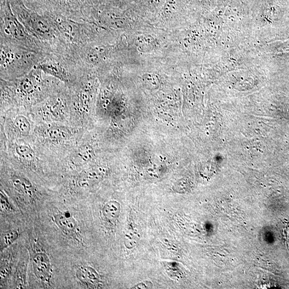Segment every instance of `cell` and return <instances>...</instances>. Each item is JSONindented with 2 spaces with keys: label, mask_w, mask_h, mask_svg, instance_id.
<instances>
[{
  "label": "cell",
  "mask_w": 289,
  "mask_h": 289,
  "mask_svg": "<svg viewBox=\"0 0 289 289\" xmlns=\"http://www.w3.org/2000/svg\"><path fill=\"white\" fill-rule=\"evenodd\" d=\"M88 131L61 123H37L31 142L53 167L76 146Z\"/></svg>",
  "instance_id": "6da1fadb"
},
{
  "label": "cell",
  "mask_w": 289,
  "mask_h": 289,
  "mask_svg": "<svg viewBox=\"0 0 289 289\" xmlns=\"http://www.w3.org/2000/svg\"><path fill=\"white\" fill-rule=\"evenodd\" d=\"M0 159L39 177L55 176L51 164L31 141H0Z\"/></svg>",
  "instance_id": "7a4b0ae2"
},
{
  "label": "cell",
  "mask_w": 289,
  "mask_h": 289,
  "mask_svg": "<svg viewBox=\"0 0 289 289\" xmlns=\"http://www.w3.org/2000/svg\"><path fill=\"white\" fill-rule=\"evenodd\" d=\"M95 135L92 130L85 132L79 142L53 167L55 175L64 178L82 170L97 161Z\"/></svg>",
  "instance_id": "3957f363"
},
{
  "label": "cell",
  "mask_w": 289,
  "mask_h": 289,
  "mask_svg": "<svg viewBox=\"0 0 289 289\" xmlns=\"http://www.w3.org/2000/svg\"><path fill=\"white\" fill-rule=\"evenodd\" d=\"M0 161L3 189L28 201H35L42 194L43 189L34 181V178L38 176L21 169L7 161L3 159Z\"/></svg>",
  "instance_id": "277c9868"
},
{
  "label": "cell",
  "mask_w": 289,
  "mask_h": 289,
  "mask_svg": "<svg viewBox=\"0 0 289 289\" xmlns=\"http://www.w3.org/2000/svg\"><path fill=\"white\" fill-rule=\"evenodd\" d=\"M0 114V141H31L37 123L30 109L11 108Z\"/></svg>",
  "instance_id": "5b68a950"
},
{
  "label": "cell",
  "mask_w": 289,
  "mask_h": 289,
  "mask_svg": "<svg viewBox=\"0 0 289 289\" xmlns=\"http://www.w3.org/2000/svg\"><path fill=\"white\" fill-rule=\"evenodd\" d=\"M50 95L30 109L36 123H61L70 124L71 97L63 93Z\"/></svg>",
  "instance_id": "8992f818"
},
{
  "label": "cell",
  "mask_w": 289,
  "mask_h": 289,
  "mask_svg": "<svg viewBox=\"0 0 289 289\" xmlns=\"http://www.w3.org/2000/svg\"><path fill=\"white\" fill-rule=\"evenodd\" d=\"M107 168L97 163L73 174L62 178L65 190L72 193L83 194L93 189L106 176Z\"/></svg>",
  "instance_id": "52a82bcc"
},
{
  "label": "cell",
  "mask_w": 289,
  "mask_h": 289,
  "mask_svg": "<svg viewBox=\"0 0 289 289\" xmlns=\"http://www.w3.org/2000/svg\"><path fill=\"white\" fill-rule=\"evenodd\" d=\"M52 218L56 226L63 234L74 241L82 243L83 239L79 224L72 213L67 211H58L54 213Z\"/></svg>",
  "instance_id": "ba28073f"
},
{
  "label": "cell",
  "mask_w": 289,
  "mask_h": 289,
  "mask_svg": "<svg viewBox=\"0 0 289 289\" xmlns=\"http://www.w3.org/2000/svg\"><path fill=\"white\" fill-rule=\"evenodd\" d=\"M32 264L34 274L46 285H50L52 277V269L48 254L43 252H37L32 256Z\"/></svg>",
  "instance_id": "9c48e42d"
},
{
  "label": "cell",
  "mask_w": 289,
  "mask_h": 289,
  "mask_svg": "<svg viewBox=\"0 0 289 289\" xmlns=\"http://www.w3.org/2000/svg\"><path fill=\"white\" fill-rule=\"evenodd\" d=\"M75 275L81 285L86 288L95 289L101 286L100 277L96 270L89 265H80L75 270Z\"/></svg>",
  "instance_id": "30bf717a"
},
{
  "label": "cell",
  "mask_w": 289,
  "mask_h": 289,
  "mask_svg": "<svg viewBox=\"0 0 289 289\" xmlns=\"http://www.w3.org/2000/svg\"><path fill=\"white\" fill-rule=\"evenodd\" d=\"M120 205L117 200L108 201L102 208V216L104 221L110 226H114L119 218Z\"/></svg>",
  "instance_id": "8fae6325"
},
{
  "label": "cell",
  "mask_w": 289,
  "mask_h": 289,
  "mask_svg": "<svg viewBox=\"0 0 289 289\" xmlns=\"http://www.w3.org/2000/svg\"><path fill=\"white\" fill-rule=\"evenodd\" d=\"M19 236V231L16 230H11L3 234L1 237V252L14 243Z\"/></svg>",
  "instance_id": "7c38bea8"
},
{
  "label": "cell",
  "mask_w": 289,
  "mask_h": 289,
  "mask_svg": "<svg viewBox=\"0 0 289 289\" xmlns=\"http://www.w3.org/2000/svg\"><path fill=\"white\" fill-rule=\"evenodd\" d=\"M26 263L24 259L22 260V263L19 265L16 273V278L17 279V288H24L26 287L25 282V271L26 269Z\"/></svg>",
  "instance_id": "4fadbf2b"
},
{
  "label": "cell",
  "mask_w": 289,
  "mask_h": 289,
  "mask_svg": "<svg viewBox=\"0 0 289 289\" xmlns=\"http://www.w3.org/2000/svg\"><path fill=\"white\" fill-rule=\"evenodd\" d=\"M0 201H1V209L2 210L8 212L13 210L6 192L2 188L1 191H0Z\"/></svg>",
  "instance_id": "5bb4252c"
},
{
  "label": "cell",
  "mask_w": 289,
  "mask_h": 289,
  "mask_svg": "<svg viewBox=\"0 0 289 289\" xmlns=\"http://www.w3.org/2000/svg\"><path fill=\"white\" fill-rule=\"evenodd\" d=\"M149 287H152V285L151 282L147 281L144 282V283H140L139 284L137 285L134 288H132V289H147Z\"/></svg>",
  "instance_id": "9a60e30c"
}]
</instances>
